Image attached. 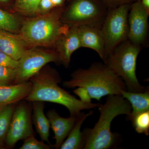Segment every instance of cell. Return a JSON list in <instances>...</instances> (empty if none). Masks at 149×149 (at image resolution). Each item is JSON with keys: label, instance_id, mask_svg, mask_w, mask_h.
<instances>
[{"label": "cell", "instance_id": "obj_1", "mask_svg": "<svg viewBox=\"0 0 149 149\" xmlns=\"http://www.w3.org/2000/svg\"><path fill=\"white\" fill-rule=\"evenodd\" d=\"M63 85L66 88H77L73 93L82 101L88 102L93 99L100 101L104 96L121 95L122 91H127L122 78L101 63H93L88 69L77 70Z\"/></svg>", "mask_w": 149, "mask_h": 149}, {"label": "cell", "instance_id": "obj_2", "mask_svg": "<svg viewBox=\"0 0 149 149\" xmlns=\"http://www.w3.org/2000/svg\"><path fill=\"white\" fill-rule=\"evenodd\" d=\"M29 80L32 88L24 99L26 101L47 102L62 105L73 117H77L81 111L96 109L100 104L82 101L61 88L58 84L62 81L61 77L55 70L51 68L44 66Z\"/></svg>", "mask_w": 149, "mask_h": 149}, {"label": "cell", "instance_id": "obj_3", "mask_svg": "<svg viewBox=\"0 0 149 149\" xmlns=\"http://www.w3.org/2000/svg\"><path fill=\"white\" fill-rule=\"evenodd\" d=\"M98 108L100 116L97 122L93 128L83 131L84 149H109L116 146L119 137L111 132V123L120 115L128 116L132 110L130 103L121 95H108L105 102Z\"/></svg>", "mask_w": 149, "mask_h": 149}, {"label": "cell", "instance_id": "obj_4", "mask_svg": "<svg viewBox=\"0 0 149 149\" xmlns=\"http://www.w3.org/2000/svg\"><path fill=\"white\" fill-rule=\"evenodd\" d=\"M63 10L59 7L45 14L26 19L19 35L29 47H55L70 27L62 20Z\"/></svg>", "mask_w": 149, "mask_h": 149}, {"label": "cell", "instance_id": "obj_5", "mask_svg": "<svg viewBox=\"0 0 149 149\" xmlns=\"http://www.w3.org/2000/svg\"><path fill=\"white\" fill-rule=\"evenodd\" d=\"M141 51V47L127 40L114 48L104 62L122 78L129 92L141 93L147 88L140 84L136 75L137 60Z\"/></svg>", "mask_w": 149, "mask_h": 149}, {"label": "cell", "instance_id": "obj_6", "mask_svg": "<svg viewBox=\"0 0 149 149\" xmlns=\"http://www.w3.org/2000/svg\"><path fill=\"white\" fill-rule=\"evenodd\" d=\"M63 10L62 20L69 26L95 25L101 27L108 9L98 0H71Z\"/></svg>", "mask_w": 149, "mask_h": 149}, {"label": "cell", "instance_id": "obj_7", "mask_svg": "<svg viewBox=\"0 0 149 149\" xmlns=\"http://www.w3.org/2000/svg\"><path fill=\"white\" fill-rule=\"evenodd\" d=\"M130 6L131 4H126L108 10L101 27L105 45L106 58L114 48L128 40Z\"/></svg>", "mask_w": 149, "mask_h": 149}, {"label": "cell", "instance_id": "obj_8", "mask_svg": "<svg viewBox=\"0 0 149 149\" xmlns=\"http://www.w3.org/2000/svg\"><path fill=\"white\" fill-rule=\"evenodd\" d=\"M15 69L16 78L14 84L29 81L46 65L50 62H60L56 51L39 48H29L18 61Z\"/></svg>", "mask_w": 149, "mask_h": 149}, {"label": "cell", "instance_id": "obj_9", "mask_svg": "<svg viewBox=\"0 0 149 149\" xmlns=\"http://www.w3.org/2000/svg\"><path fill=\"white\" fill-rule=\"evenodd\" d=\"M32 105L22 102L15 107L5 140L7 146L13 147L20 140L33 135L31 113Z\"/></svg>", "mask_w": 149, "mask_h": 149}, {"label": "cell", "instance_id": "obj_10", "mask_svg": "<svg viewBox=\"0 0 149 149\" xmlns=\"http://www.w3.org/2000/svg\"><path fill=\"white\" fill-rule=\"evenodd\" d=\"M149 13L138 0L131 4L128 15V40L141 47L146 40Z\"/></svg>", "mask_w": 149, "mask_h": 149}, {"label": "cell", "instance_id": "obj_11", "mask_svg": "<svg viewBox=\"0 0 149 149\" xmlns=\"http://www.w3.org/2000/svg\"><path fill=\"white\" fill-rule=\"evenodd\" d=\"M101 27L95 25L78 26L81 47L95 51L103 62L106 56L104 40Z\"/></svg>", "mask_w": 149, "mask_h": 149}, {"label": "cell", "instance_id": "obj_12", "mask_svg": "<svg viewBox=\"0 0 149 149\" xmlns=\"http://www.w3.org/2000/svg\"><path fill=\"white\" fill-rule=\"evenodd\" d=\"M78 27L76 25L70 26L68 31L60 38L55 46L60 62L66 67L69 65L72 54L81 47Z\"/></svg>", "mask_w": 149, "mask_h": 149}, {"label": "cell", "instance_id": "obj_13", "mask_svg": "<svg viewBox=\"0 0 149 149\" xmlns=\"http://www.w3.org/2000/svg\"><path fill=\"white\" fill-rule=\"evenodd\" d=\"M47 117L49 121L56 140L55 148H60L73 127L77 117L70 116L64 118L60 116L55 109H51L47 112Z\"/></svg>", "mask_w": 149, "mask_h": 149}, {"label": "cell", "instance_id": "obj_14", "mask_svg": "<svg viewBox=\"0 0 149 149\" xmlns=\"http://www.w3.org/2000/svg\"><path fill=\"white\" fill-rule=\"evenodd\" d=\"M28 44L20 35L0 30V51L18 61L27 50Z\"/></svg>", "mask_w": 149, "mask_h": 149}, {"label": "cell", "instance_id": "obj_15", "mask_svg": "<svg viewBox=\"0 0 149 149\" xmlns=\"http://www.w3.org/2000/svg\"><path fill=\"white\" fill-rule=\"evenodd\" d=\"M32 88L30 80L18 84L0 85V108L24 100L29 95Z\"/></svg>", "mask_w": 149, "mask_h": 149}, {"label": "cell", "instance_id": "obj_16", "mask_svg": "<svg viewBox=\"0 0 149 149\" xmlns=\"http://www.w3.org/2000/svg\"><path fill=\"white\" fill-rule=\"evenodd\" d=\"M92 114V111L87 113L81 112L77 116L73 127L60 149H84L85 141L83 132H81V126L87 118Z\"/></svg>", "mask_w": 149, "mask_h": 149}, {"label": "cell", "instance_id": "obj_17", "mask_svg": "<svg viewBox=\"0 0 149 149\" xmlns=\"http://www.w3.org/2000/svg\"><path fill=\"white\" fill-rule=\"evenodd\" d=\"M32 103V121L35 125L36 132L39 134L42 141L49 143L50 124L48 118L44 113L45 102L34 101Z\"/></svg>", "mask_w": 149, "mask_h": 149}, {"label": "cell", "instance_id": "obj_18", "mask_svg": "<svg viewBox=\"0 0 149 149\" xmlns=\"http://www.w3.org/2000/svg\"><path fill=\"white\" fill-rule=\"evenodd\" d=\"M121 95L130 103L132 108L130 114L127 116L128 120H131L139 113L149 111V88L141 93L123 91Z\"/></svg>", "mask_w": 149, "mask_h": 149}, {"label": "cell", "instance_id": "obj_19", "mask_svg": "<svg viewBox=\"0 0 149 149\" xmlns=\"http://www.w3.org/2000/svg\"><path fill=\"white\" fill-rule=\"evenodd\" d=\"M15 104L0 108V147L5 142Z\"/></svg>", "mask_w": 149, "mask_h": 149}, {"label": "cell", "instance_id": "obj_20", "mask_svg": "<svg viewBox=\"0 0 149 149\" xmlns=\"http://www.w3.org/2000/svg\"><path fill=\"white\" fill-rule=\"evenodd\" d=\"M40 0H15L14 10L23 15L29 16L37 15Z\"/></svg>", "mask_w": 149, "mask_h": 149}, {"label": "cell", "instance_id": "obj_21", "mask_svg": "<svg viewBox=\"0 0 149 149\" xmlns=\"http://www.w3.org/2000/svg\"><path fill=\"white\" fill-rule=\"evenodd\" d=\"M19 28L18 19L14 15L0 9V30L16 32Z\"/></svg>", "mask_w": 149, "mask_h": 149}, {"label": "cell", "instance_id": "obj_22", "mask_svg": "<svg viewBox=\"0 0 149 149\" xmlns=\"http://www.w3.org/2000/svg\"><path fill=\"white\" fill-rule=\"evenodd\" d=\"M135 130L138 133L149 134V111L136 115L131 120Z\"/></svg>", "mask_w": 149, "mask_h": 149}, {"label": "cell", "instance_id": "obj_23", "mask_svg": "<svg viewBox=\"0 0 149 149\" xmlns=\"http://www.w3.org/2000/svg\"><path fill=\"white\" fill-rule=\"evenodd\" d=\"M15 78V69L0 65V85L14 84Z\"/></svg>", "mask_w": 149, "mask_h": 149}, {"label": "cell", "instance_id": "obj_24", "mask_svg": "<svg viewBox=\"0 0 149 149\" xmlns=\"http://www.w3.org/2000/svg\"><path fill=\"white\" fill-rule=\"evenodd\" d=\"M52 147L47 145L43 141L37 140L33 135L24 140V143L20 147V149H50Z\"/></svg>", "mask_w": 149, "mask_h": 149}, {"label": "cell", "instance_id": "obj_25", "mask_svg": "<svg viewBox=\"0 0 149 149\" xmlns=\"http://www.w3.org/2000/svg\"><path fill=\"white\" fill-rule=\"evenodd\" d=\"M18 63V61L15 60L8 55L0 51V65L16 69Z\"/></svg>", "mask_w": 149, "mask_h": 149}, {"label": "cell", "instance_id": "obj_26", "mask_svg": "<svg viewBox=\"0 0 149 149\" xmlns=\"http://www.w3.org/2000/svg\"><path fill=\"white\" fill-rule=\"evenodd\" d=\"M107 8H115L122 5L131 4L138 0H98Z\"/></svg>", "mask_w": 149, "mask_h": 149}, {"label": "cell", "instance_id": "obj_27", "mask_svg": "<svg viewBox=\"0 0 149 149\" xmlns=\"http://www.w3.org/2000/svg\"><path fill=\"white\" fill-rule=\"evenodd\" d=\"M54 7L51 0H40L37 15L48 13Z\"/></svg>", "mask_w": 149, "mask_h": 149}, {"label": "cell", "instance_id": "obj_28", "mask_svg": "<svg viewBox=\"0 0 149 149\" xmlns=\"http://www.w3.org/2000/svg\"><path fill=\"white\" fill-rule=\"evenodd\" d=\"M54 8L62 6L64 0H51Z\"/></svg>", "mask_w": 149, "mask_h": 149}, {"label": "cell", "instance_id": "obj_29", "mask_svg": "<svg viewBox=\"0 0 149 149\" xmlns=\"http://www.w3.org/2000/svg\"><path fill=\"white\" fill-rule=\"evenodd\" d=\"M141 1L144 8L149 13V0H141Z\"/></svg>", "mask_w": 149, "mask_h": 149}, {"label": "cell", "instance_id": "obj_30", "mask_svg": "<svg viewBox=\"0 0 149 149\" xmlns=\"http://www.w3.org/2000/svg\"><path fill=\"white\" fill-rule=\"evenodd\" d=\"M9 0H0V2H6L8 1Z\"/></svg>", "mask_w": 149, "mask_h": 149}, {"label": "cell", "instance_id": "obj_31", "mask_svg": "<svg viewBox=\"0 0 149 149\" xmlns=\"http://www.w3.org/2000/svg\"><path fill=\"white\" fill-rule=\"evenodd\" d=\"M68 1H71V0H68Z\"/></svg>", "mask_w": 149, "mask_h": 149}]
</instances>
